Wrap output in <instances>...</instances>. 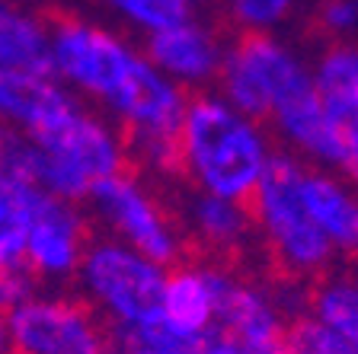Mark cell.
<instances>
[{
	"label": "cell",
	"mask_w": 358,
	"mask_h": 354,
	"mask_svg": "<svg viewBox=\"0 0 358 354\" xmlns=\"http://www.w3.org/2000/svg\"><path fill=\"white\" fill-rule=\"evenodd\" d=\"M38 290L36 274L26 265H7L0 268V307L3 310H13L16 303H22L26 297H32Z\"/></svg>",
	"instance_id": "24"
},
{
	"label": "cell",
	"mask_w": 358,
	"mask_h": 354,
	"mask_svg": "<svg viewBox=\"0 0 358 354\" xmlns=\"http://www.w3.org/2000/svg\"><path fill=\"white\" fill-rule=\"evenodd\" d=\"M38 185L36 144L26 131L0 121V192H26Z\"/></svg>",
	"instance_id": "20"
},
{
	"label": "cell",
	"mask_w": 358,
	"mask_h": 354,
	"mask_svg": "<svg viewBox=\"0 0 358 354\" xmlns=\"http://www.w3.org/2000/svg\"><path fill=\"white\" fill-rule=\"evenodd\" d=\"M323 105L329 131L327 170L358 185V96H323Z\"/></svg>",
	"instance_id": "19"
},
{
	"label": "cell",
	"mask_w": 358,
	"mask_h": 354,
	"mask_svg": "<svg viewBox=\"0 0 358 354\" xmlns=\"http://www.w3.org/2000/svg\"><path fill=\"white\" fill-rule=\"evenodd\" d=\"M52 71V22L16 0H0V74Z\"/></svg>",
	"instance_id": "16"
},
{
	"label": "cell",
	"mask_w": 358,
	"mask_h": 354,
	"mask_svg": "<svg viewBox=\"0 0 358 354\" xmlns=\"http://www.w3.org/2000/svg\"><path fill=\"white\" fill-rule=\"evenodd\" d=\"M186 3H192V7H195V10H199V7H201V3H208V0H186Z\"/></svg>",
	"instance_id": "27"
},
{
	"label": "cell",
	"mask_w": 358,
	"mask_h": 354,
	"mask_svg": "<svg viewBox=\"0 0 358 354\" xmlns=\"http://www.w3.org/2000/svg\"><path fill=\"white\" fill-rule=\"evenodd\" d=\"M0 354H7V351H0Z\"/></svg>",
	"instance_id": "28"
},
{
	"label": "cell",
	"mask_w": 358,
	"mask_h": 354,
	"mask_svg": "<svg viewBox=\"0 0 358 354\" xmlns=\"http://www.w3.org/2000/svg\"><path fill=\"white\" fill-rule=\"evenodd\" d=\"M26 192H0V268L26 265Z\"/></svg>",
	"instance_id": "22"
},
{
	"label": "cell",
	"mask_w": 358,
	"mask_h": 354,
	"mask_svg": "<svg viewBox=\"0 0 358 354\" xmlns=\"http://www.w3.org/2000/svg\"><path fill=\"white\" fill-rule=\"evenodd\" d=\"M52 74L128 134L134 163L154 176L179 172L176 138L189 93L150 61L144 42L106 20L61 16L52 22Z\"/></svg>",
	"instance_id": "1"
},
{
	"label": "cell",
	"mask_w": 358,
	"mask_h": 354,
	"mask_svg": "<svg viewBox=\"0 0 358 354\" xmlns=\"http://www.w3.org/2000/svg\"><path fill=\"white\" fill-rule=\"evenodd\" d=\"M240 274L221 258H192L179 262L166 274L164 288V323L182 339L205 345L211 332L221 325L224 307Z\"/></svg>",
	"instance_id": "10"
},
{
	"label": "cell",
	"mask_w": 358,
	"mask_h": 354,
	"mask_svg": "<svg viewBox=\"0 0 358 354\" xmlns=\"http://www.w3.org/2000/svg\"><path fill=\"white\" fill-rule=\"evenodd\" d=\"M93 233L83 207L61 195L45 192L42 185L26 195V268L45 284H67L83 265Z\"/></svg>",
	"instance_id": "9"
},
{
	"label": "cell",
	"mask_w": 358,
	"mask_h": 354,
	"mask_svg": "<svg viewBox=\"0 0 358 354\" xmlns=\"http://www.w3.org/2000/svg\"><path fill=\"white\" fill-rule=\"evenodd\" d=\"M310 316L329 325L336 335H343L352 348H358V272H327L313 281L307 297Z\"/></svg>",
	"instance_id": "17"
},
{
	"label": "cell",
	"mask_w": 358,
	"mask_h": 354,
	"mask_svg": "<svg viewBox=\"0 0 358 354\" xmlns=\"http://www.w3.org/2000/svg\"><path fill=\"white\" fill-rule=\"evenodd\" d=\"M313 26L333 42L358 36V0H313Z\"/></svg>",
	"instance_id": "23"
},
{
	"label": "cell",
	"mask_w": 358,
	"mask_h": 354,
	"mask_svg": "<svg viewBox=\"0 0 358 354\" xmlns=\"http://www.w3.org/2000/svg\"><path fill=\"white\" fill-rule=\"evenodd\" d=\"M87 205L106 236L131 246L166 268L179 265L189 243L179 211L166 205L157 185L148 182L141 172L125 170L112 176L90 195Z\"/></svg>",
	"instance_id": "7"
},
{
	"label": "cell",
	"mask_w": 358,
	"mask_h": 354,
	"mask_svg": "<svg viewBox=\"0 0 358 354\" xmlns=\"http://www.w3.org/2000/svg\"><path fill=\"white\" fill-rule=\"evenodd\" d=\"M166 274V265L99 233L83 256L74 284L77 294L106 319V325L122 341L160 319Z\"/></svg>",
	"instance_id": "5"
},
{
	"label": "cell",
	"mask_w": 358,
	"mask_h": 354,
	"mask_svg": "<svg viewBox=\"0 0 358 354\" xmlns=\"http://www.w3.org/2000/svg\"><path fill=\"white\" fill-rule=\"evenodd\" d=\"M38 185L67 201H90L103 182L128 170L131 144L109 115L77 99L32 134Z\"/></svg>",
	"instance_id": "3"
},
{
	"label": "cell",
	"mask_w": 358,
	"mask_h": 354,
	"mask_svg": "<svg viewBox=\"0 0 358 354\" xmlns=\"http://www.w3.org/2000/svg\"><path fill=\"white\" fill-rule=\"evenodd\" d=\"M215 89L266 125L320 93L313 67L275 32H240L227 45Z\"/></svg>",
	"instance_id": "6"
},
{
	"label": "cell",
	"mask_w": 358,
	"mask_h": 354,
	"mask_svg": "<svg viewBox=\"0 0 358 354\" xmlns=\"http://www.w3.org/2000/svg\"><path fill=\"white\" fill-rule=\"evenodd\" d=\"M288 325L291 323L285 319L282 300L272 294V288L250 278H237L215 332L231 335L237 345L253 354H285Z\"/></svg>",
	"instance_id": "13"
},
{
	"label": "cell",
	"mask_w": 358,
	"mask_h": 354,
	"mask_svg": "<svg viewBox=\"0 0 358 354\" xmlns=\"http://www.w3.org/2000/svg\"><path fill=\"white\" fill-rule=\"evenodd\" d=\"M304 201L336 249H358V198L339 172L327 166H304Z\"/></svg>",
	"instance_id": "15"
},
{
	"label": "cell",
	"mask_w": 358,
	"mask_h": 354,
	"mask_svg": "<svg viewBox=\"0 0 358 354\" xmlns=\"http://www.w3.org/2000/svg\"><path fill=\"white\" fill-rule=\"evenodd\" d=\"M298 0H224V10L240 32H275L291 20Z\"/></svg>",
	"instance_id": "21"
},
{
	"label": "cell",
	"mask_w": 358,
	"mask_h": 354,
	"mask_svg": "<svg viewBox=\"0 0 358 354\" xmlns=\"http://www.w3.org/2000/svg\"><path fill=\"white\" fill-rule=\"evenodd\" d=\"M7 348V310L0 307V351Z\"/></svg>",
	"instance_id": "25"
},
{
	"label": "cell",
	"mask_w": 358,
	"mask_h": 354,
	"mask_svg": "<svg viewBox=\"0 0 358 354\" xmlns=\"http://www.w3.org/2000/svg\"><path fill=\"white\" fill-rule=\"evenodd\" d=\"M109 354H138V351H131V348H125V345H112Z\"/></svg>",
	"instance_id": "26"
},
{
	"label": "cell",
	"mask_w": 358,
	"mask_h": 354,
	"mask_svg": "<svg viewBox=\"0 0 358 354\" xmlns=\"http://www.w3.org/2000/svg\"><path fill=\"white\" fill-rule=\"evenodd\" d=\"M272 138L266 121L240 112L217 89L192 93L176 138L179 176L195 192L253 201L278 156Z\"/></svg>",
	"instance_id": "2"
},
{
	"label": "cell",
	"mask_w": 358,
	"mask_h": 354,
	"mask_svg": "<svg viewBox=\"0 0 358 354\" xmlns=\"http://www.w3.org/2000/svg\"><path fill=\"white\" fill-rule=\"evenodd\" d=\"M227 45L231 42H224L217 26L205 16H199V10L144 38L150 61L173 83L186 89L189 96L217 87L224 58H227Z\"/></svg>",
	"instance_id": "11"
},
{
	"label": "cell",
	"mask_w": 358,
	"mask_h": 354,
	"mask_svg": "<svg viewBox=\"0 0 358 354\" xmlns=\"http://www.w3.org/2000/svg\"><path fill=\"white\" fill-rule=\"evenodd\" d=\"M179 221L186 230V239L199 246L208 258L224 262L256 243V221L250 201H234L189 189V195L179 205Z\"/></svg>",
	"instance_id": "12"
},
{
	"label": "cell",
	"mask_w": 358,
	"mask_h": 354,
	"mask_svg": "<svg viewBox=\"0 0 358 354\" xmlns=\"http://www.w3.org/2000/svg\"><path fill=\"white\" fill-rule=\"evenodd\" d=\"M304 166L307 163L301 156L278 154L250 201L256 243L278 268V274L291 281L323 278L327 272H333V258L339 252L307 211Z\"/></svg>",
	"instance_id": "4"
},
{
	"label": "cell",
	"mask_w": 358,
	"mask_h": 354,
	"mask_svg": "<svg viewBox=\"0 0 358 354\" xmlns=\"http://www.w3.org/2000/svg\"><path fill=\"white\" fill-rule=\"evenodd\" d=\"M77 93L67 89L52 71H13L0 74V121L20 128L32 138L67 105L77 103Z\"/></svg>",
	"instance_id": "14"
},
{
	"label": "cell",
	"mask_w": 358,
	"mask_h": 354,
	"mask_svg": "<svg viewBox=\"0 0 358 354\" xmlns=\"http://www.w3.org/2000/svg\"><path fill=\"white\" fill-rule=\"evenodd\" d=\"M109 325L80 294L36 290L7 313V354H109Z\"/></svg>",
	"instance_id": "8"
},
{
	"label": "cell",
	"mask_w": 358,
	"mask_h": 354,
	"mask_svg": "<svg viewBox=\"0 0 358 354\" xmlns=\"http://www.w3.org/2000/svg\"><path fill=\"white\" fill-rule=\"evenodd\" d=\"M96 7L103 10L112 26L141 38L195 13V7L186 0H96Z\"/></svg>",
	"instance_id": "18"
}]
</instances>
